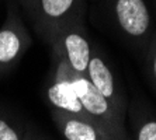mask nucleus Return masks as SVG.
<instances>
[{"instance_id": "nucleus-1", "label": "nucleus", "mask_w": 156, "mask_h": 140, "mask_svg": "<svg viewBox=\"0 0 156 140\" xmlns=\"http://www.w3.org/2000/svg\"><path fill=\"white\" fill-rule=\"evenodd\" d=\"M107 9L117 32L129 46L144 53L155 31L146 0H107Z\"/></svg>"}, {"instance_id": "nucleus-2", "label": "nucleus", "mask_w": 156, "mask_h": 140, "mask_svg": "<svg viewBox=\"0 0 156 140\" xmlns=\"http://www.w3.org/2000/svg\"><path fill=\"white\" fill-rule=\"evenodd\" d=\"M73 84L83 104L89 121L100 132L103 140H131L125 132L124 119L108 101L94 88V86L83 74H73Z\"/></svg>"}, {"instance_id": "nucleus-3", "label": "nucleus", "mask_w": 156, "mask_h": 140, "mask_svg": "<svg viewBox=\"0 0 156 140\" xmlns=\"http://www.w3.org/2000/svg\"><path fill=\"white\" fill-rule=\"evenodd\" d=\"M20 9L16 0H7L6 17L0 27V77L10 73L33 45Z\"/></svg>"}, {"instance_id": "nucleus-4", "label": "nucleus", "mask_w": 156, "mask_h": 140, "mask_svg": "<svg viewBox=\"0 0 156 140\" xmlns=\"http://www.w3.org/2000/svg\"><path fill=\"white\" fill-rule=\"evenodd\" d=\"M86 0H37L31 15L34 31L45 43L73 21H84Z\"/></svg>"}, {"instance_id": "nucleus-5", "label": "nucleus", "mask_w": 156, "mask_h": 140, "mask_svg": "<svg viewBox=\"0 0 156 140\" xmlns=\"http://www.w3.org/2000/svg\"><path fill=\"white\" fill-rule=\"evenodd\" d=\"M48 45L52 49V58L65 62L73 73L86 76L93 43L87 38L84 21H73L62 27Z\"/></svg>"}, {"instance_id": "nucleus-6", "label": "nucleus", "mask_w": 156, "mask_h": 140, "mask_svg": "<svg viewBox=\"0 0 156 140\" xmlns=\"http://www.w3.org/2000/svg\"><path fill=\"white\" fill-rule=\"evenodd\" d=\"M87 79L94 86V88L101 94L110 104L115 108L122 116H125L128 111V101L122 87L118 84L115 73L111 66L107 63L103 53L100 52L97 45H93L91 58L87 66Z\"/></svg>"}, {"instance_id": "nucleus-7", "label": "nucleus", "mask_w": 156, "mask_h": 140, "mask_svg": "<svg viewBox=\"0 0 156 140\" xmlns=\"http://www.w3.org/2000/svg\"><path fill=\"white\" fill-rule=\"evenodd\" d=\"M51 116L65 140H103L96 126L82 116L52 108Z\"/></svg>"}, {"instance_id": "nucleus-8", "label": "nucleus", "mask_w": 156, "mask_h": 140, "mask_svg": "<svg viewBox=\"0 0 156 140\" xmlns=\"http://www.w3.org/2000/svg\"><path fill=\"white\" fill-rule=\"evenodd\" d=\"M134 140H156V116L139 109L132 114Z\"/></svg>"}, {"instance_id": "nucleus-9", "label": "nucleus", "mask_w": 156, "mask_h": 140, "mask_svg": "<svg viewBox=\"0 0 156 140\" xmlns=\"http://www.w3.org/2000/svg\"><path fill=\"white\" fill-rule=\"evenodd\" d=\"M26 128L16 123L10 116L0 109V140H24Z\"/></svg>"}, {"instance_id": "nucleus-10", "label": "nucleus", "mask_w": 156, "mask_h": 140, "mask_svg": "<svg viewBox=\"0 0 156 140\" xmlns=\"http://www.w3.org/2000/svg\"><path fill=\"white\" fill-rule=\"evenodd\" d=\"M144 63L149 81L152 83L153 88L156 90V29L153 31L145 50H144Z\"/></svg>"}, {"instance_id": "nucleus-11", "label": "nucleus", "mask_w": 156, "mask_h": 140, "mask_svg": "<svg viewBox=\"0 0 156 140\" xmlns=\"http://www.w3.org/2000/svg\"><path fill=\"white\" fill-rule=\"evenodd\" d=\"M16 2L20 4V7L23 9V11L26 13V15L28 17V20H30V18H31V15H33L34 6H35L37 0H16Z\"/></svg>"}, {"instance_id": "nucleus-12", "label": "nucleus", "mask_w": 156, "mask_h": 140, "mask_svg": "<svg viewBox=\"0 0 156 140\" xmlns=\"http://www.w3.org/2000/svg\"><path fill=\"white\" fill-rule=\"evenodd\" d=\"M24 140H47L42 135H40L38 132H35L34 129H26V135H24Z\"/></svg>"}, {"instance_id": "nucleus-13", "label": "nucleus", "mask_w": 156, "mask_h": 140, "mask_svg": "<svg viewBox=\"0 0 156 140\" xmlns=\"http://www.w3.org/2000/svg\"><path fill=\"white\" fill-rule=\"evenodd\" d=\"M87 2H91V3H96V2H100V0H87Z\"/></svg>"}, {"instance_id": "nucleus-14", "label": "nucleus", "mask_w": 156, "mask_h": 140, "mask_svg": "<svg viewBox=\"0 0 156 140\" xmlns=\"http://www.w3.org/2000/svg\"><path fill=\"white\" fill-rule=\"evenodd\" d=\"M155 9H156V0H155Z\"/></svg>"}]
</instances>
